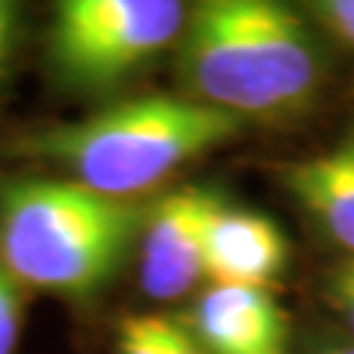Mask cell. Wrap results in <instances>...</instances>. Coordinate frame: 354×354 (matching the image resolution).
<instances>
[{
  "instance_id": "obj_1",
  "label": "cell",
  "mask_w": 354,
  "mask_h": 354,
  "mask_svg": "<svg viewBox=\"0 0 354 354\" xmlns=\"http://www.w3.org/2000/svg\"><path fill=\"white\" fill-rule=\"evenodd\" d=\"M180 71L195 101L236 118H281L313 101L319 53L283 3L207 0L186 15Z\"/></svg>"
},
{
  "instance_id": "obj_2",
  "label": "cell",
  "mask_w": 354,
  "mask_h": 354,
  "mask_svg": "<svg viewBox=\"0 0 354 354\" xmlns=\"http://www.w3.org/2000/svg\"><path fill=\"white\" fill-rule=\"evenodd\" d=\"M239 127L242 118L195 97L148 95L83 121L32 133L24 151L68 169L88 189L127 198L157 186L183 162L225 145Z\"/></svg>"
},
{
  "instance_id": "obj_3",
  "label": "cell",
  "mask_w": 354,
  "mask_h": 354,
  "mask_svg": "<svg viewBox=\"0 0 354 354\" xmlns=\"http://www.w3.org/2000/svg\"><path fill=\"white\" fill-rule=\"evenodd\" d=\"M142 209L77 180H15L0 189V263L15 281L68 298L118 272Z\"/></svg>"
},
{
  "instance_id": "obj_4",
  "label": "cell",
  "mask_w": 354,
  "mask_h": 354,
  "mask_svg": "<svg viewBox=\"0 0 354 354\" xmlns=\"http://www.w3.org/2000/svg\"><path fill=\"white\" fill-rule=\"evenodd\" d=\"M177 0H65L57 6L50 57L65 83L109 86L183 32Z\"/></svg>"
},
{
  "instance_id": "obj_5",
  "label": "cell",
  "mask_w": 354,
  "mask_h": 354,
  "mask_svg": "<svg viewBox=\"0 0 354 354\" xmlns=\"http://www.w3.org/2000/svg\"><path fill=\"white\" fill-rule=\"evenodd\" d=\"M221 198L186 186L160 198L142 225L139 281L151 298H177L204 278V236Z\"/></svg>"
},
{
  "instance_id": "obj_6",
  "label": "cell",
  "mask_w": 354,
  "mask_h": 354,
  "mask_svg": "<svg viewBox=\"0 0 354 354\" xmlns=\"http://www.w3.org/2000/svg\"><path fill=\"white\" fill-rule=\"evenodd\" d=\"M204 354H286V316L260 286L209 283L192 313Z\"/></svg>"
},
{
  "instance_id": "obj_7",
  "label": "cell",
  "mask_w": 354,
  "mask_h": 354,
  "mask_svg": "<svg viewBox=\"0 0 354 354\" xmlns=\"http://www.w3.org/2000/svg\"><path fill=\"white\" fill-rule=\"evenodd\" d=\"M286 266V239L269 216L221 201L204 236V274L213 283L266 290Z\"/></svg>"
},
{
  "instance_id": "obj_8",
  "label": "cell",
  "mask_w": 354,
  "mask_h": 354,
  "mask_svg": "<svg viewBox=\"0 0 354 354\" xmlns=\"http://www.w3.org/2000/svg\"><path fill=\"white\" fill-rule=\"evenodd\" d=\"M292 195L354 257V136L286 171Z\"/></svg>"
},
{
  "instance_id": "obj_9",
  "label": "cell",
  "mask_w": 354,
  "mask_h": 354,
  "mask_svg": "<svg viewBox=\"0 0 354 354\" xmlns=\"http://www.w3.org/2000/svg\"><path fill=\"white\" fill-rule=\"evenodd\" d=\"M171 316H127L118 328V354H171Z\"/></svg>"
},
{
  "instance_id": "obj_10",
  "label": "cell",
  "mask_w": 354,
  "mask_h": 354,
  "mask_svg": "<svg viewBox=\"0 0 354 354\" xmlns=\"http://www.w3.org/2000/svg\"><path fill=\"white\" fill-rule=\"evenodd\" d=\"M21 330V301L15 278L0 263V354H12Z\"/></svg>"
},
{
  "instance_id": "obj_11",
  "label": "cell",
  "mask_w": 354,
  "mask_h": 354,
  "mask_svg": "<svg viewBox=\"0 0 354 354\" xmlns=\"http://www.w3.org/2000/svg\"><path fill=\"white\" fill-rule=\"evenodd\" d=\"M316 15L322 18V24L334 36H339L354 48V0H325V3H316Z\"/></svg>"
},
{
  "instance_id": "obj_12",
  "label": "cell",
  "mask_w": 354,
  "mask_h": 354,
  "mask_svg": "<svg viewBox=\"0 0 354 354\" xmlns=\"http://www.w3.org/2000/svg\"><path fill=\"white\" fill-rule=\"evenodd\" d=\"M334 301L342 310V316L348 319V325L354 328V257L339 266L334 278Z\"/></svg>"
},
{
  "instance_id": "obj_13",
  "label": "cell",
  "mask_w": 354,
  "mask_h": 354,
  "mask_svg": "<svg viewBox=\"0 0 354 354\" xmlns=\"http://www.w3.org/2000/svg\"><path fill=\"white\" fill-rule=\"evenodd\" d=\"M15 21H18L15 3H6V0H0V77H3L6 65H9V53H12Z\"/></svg>"
},
{
  "instance_id": "obj_14",
  "label": "cell",
  "mask_w": 354,
  "mask_h": 354,
  "mask_svg": "<svg viewBox=\"0 0 354 354\" xmlns=\"http://www.w3.org/2000/svg\"><path fill=\"white\" fill-rule=\"evenodd\" d=\"M313 354H354V346H325Z\"/></svg>"
}]
</instances>
